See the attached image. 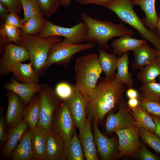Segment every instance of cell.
Returning a JSON list of instances; mask_svg holds the SVG:
<instances>
[{
  "label": "cell",
  "mask_w": 160,
  "mask_h": 160,
  "mask_svg": "<svg viewBox=\"0 0 160 160\" xmlns=\"http://www.w3.org/2000/svg\"><path fill=\"white\" fill-rule=\"evenodd\" d=\"M159 80L160 82V75L159 77Z\"/></svg>",
  "instance_id": "cell-52"
},
{
  "label": "cell",
  "mask_w": 160,
  "mask_h": 160,
  "mask_svg": "<svg viewBox=\"0 0 160 160\" xmlns=\"http://www.w3.org/2000/svg\"><path fill=\"white\" fill-rule=\"evenodd\" d=\"M75 89L74 85H71L66 82H61L56 85L54 91L59 99L62 102H65L72 97Z\"/></svg>",
  "instance_id": "cell-38"
},
{
  "label": "cell",
  "mask_w": 160,
  "mask_h": 160,
  "mask_svg": "<svg viewBox=\"0 0 160 160\" xmlns=\"http://www.w3.org/2000/svg\"><path fill=\"white\" fill-rule=\"evenodd\" d=\"M15 79L22 83H37L39 76L35 71L32 64L20 63L16 65L12 72Z\"/></svg>",
  "instance_id": "cell-25"
},
{
  "label": "cell",
  "mask_w": 160,
  "mask_h": 160,
  "mask_svg": "<svg viewBox=\"0 0 160 160\" xmlns=\"http://www.w3.org/2000/svg\"><path fill=\"white\" fill-rule=\"evenodd\" d=\"M71 0H61V5L64 7L69 6L71 2Z\"/></svg>",
  "instance_id": "cell-50"
},
{
  "label": "cell",
  "mask_w": 160,
  "mask_h": 160,
  "mask_svg": "<svg viewBox=\"0 0 160 160\" xmlns=\"http://www.w3.org/2000/svg\"><path fill=\"white\" fill-rule=\"evenodd\" d=\"M97 124L94 121V137L97 153L102 160L111 159L115 155L117 148L116 140L114 137L109 138L103 134Z\"/></svg>",
  "instance_id": "cell-15"
},
{
  "label": "cell",
  "mask_w": 160,
  "mask_h": 160,
  "mask_svg": "<svg viewBox=\"0 0 160 160\" xmlns=\"http://www.w3.org/2000/svg\"><path fill=\"white\" fill-rule=\"evenodd\" d=\"M46 21L44 17L36 16L28 18L20 29L21 33L37 35L44 29Z\"/></svg>",
  "instance_id": "cell-33"
},
{
  "label": "cell",
  "mask_w": 160,
  "mask_h": 160,
  "mask_svg": "<svg viewBox=\"0 0 160 160\" xmlns=\"http://www.w3.org/2000/svg\"><path fill=\"white\" fill-rule=\"evenodd\" d=\"M24 11V17L21 19L23 24L28 18L33 16L44 17L36 0H20Z\"/></svg>",
  "instance_id": "cell-36"
},
{
  "label": "cell",
  "mask_w": 160,
  "mask_h": 160,
  "mask_svg": "<svg viewBox=\"0 0 160 160\" xmlns=\"http://www.w3.org/2000/svg\"><path fill=\"white\" fill-rule=\"evenodd\" d=\"M139 91L140 101H160V83L155 81L143 84Z\"/></svg>",
  "instance_id": "cell-32"
},
{
  "label": "cell",
  "mask_w": 160,
  "mask_h": 160,
  "mask_svg": "<svg viewBox=\"0 0 160 160\" xmlns=\"http://www.w3.org/2000/svg\"><path fill=\"white\" fill-rule=\"evenodd\" d=\"M62 41V38L60 36L42 38L37 35L21 33L19 39L14 44L27 50L30 62L39 76L45 71V65L51 48L55 44Z\"/></svg>",
  "instance_id": "cell-4"
},
{
  "label": "cell",
  "mask_w": 160,
  "mask_h": 160,
  "mask_svg": "<svg viewBox=\"0 0 160 160\" xmlns=\"http://www.w3.org/2000/svg\"><path fill=\"white\" fill-rule=\"evenodd\" d=\"M138 133L144 143L160 154V138L142 127H138Z\"/></svg>",
  "instance_id": "cell-34"
},
{
  "label": "cell",
  "mask_w": 160,
  "mask_h": 160,
  "mask_svg": "<svg viewBox=\"0 0 160 160\" xmlns=\"http://www.w3.org/2000/svg\"><path fill=\"white\" fill-rule=\"evenodd\" d=\"M156 127V130L154 133L160 138V118L151 115Z\"/></svg>",
  "instance_id": "cell-47"
},
{
  "label": "cell",
  "mask_w": 160,
  "mask_h": 160,
  "mask_svg": "<svg viewBox=\"0 0 160 160\" xmlns=\"http://www.w3.org/2000/svg\"><path fill=\"white\" fill-rule=\"evenodd\" d=\"M1 3L9 13L14 12L18 14L23 9L20 0H0Z\"/></svg>",
  "instance_id": "cell-40"
},
{
  "label": "cell",
  "mask_w": 160,
  "mask_h": 160,
  "mask_svg": "<svg viewBox=\"0 0 160 160\" xmlns=\"http://www.w3.org/2000/svg\"><path fill=\"white\" fill-rule=\"evenodd\" d=\"M126 95L129 98H140V93L135 89L132 87L128 88L126 91Z\"/></svg>",
  "instance_id": "cell-45"
},
{
  "label": "cell",
  "mask_w": 160,
  "mask_h": 160,
  "mask_svg": "<svg viewBox=\"0 0 160 160\" xmlns=\"http://www.w3.org/2000/svg\"><path fill=\"white\" fill-rule=\"evenodd\" d=\"M132 0H113L105 7L113 12L120 20L132 26L141 37L158 50L160 48V38L155 33L148 29L135 12Z\"/></svg>",
  "instance_id": "cell-5"
},
{
  "label": "cell",
  "mask_w": 160,
  "mask_h": 160,
  "mask_svg": "<svg viewBox=\"0 0 160 160\" xmlns=\"http://www.w3.org/2000/svg\"><path fill=\"white\" fill-rule=\"evenodd\" d=\"M76 126L65 102H62L55 110L51 129L60 137L64 143L72 138L76 131Z\"/></svg>",
  "instance_id": "cell-9"
},
{
  "label": "cell",
  "mask_w": 160,
  "mask_h": 160,
  "mask_svg": "<svg viewBox=\"0 0 160 160\" xmlns=\"http://www.w3.org/2000/svg\"><path fill=\"white\" fill-rule=\"evenodd\" d=\"M64 154L66 159L68 160L85 159L80 141L76 131L71 140L64 143Z\"/></svg>",
  "instance_id": "cell-31"
},
{
  "label": "cell",
  "mask_w": 160,
  "mask_h": 160,
  "mask_svg": "<svg viewBox=\"0 0 160 160\" xmlns=\"http://www.w3.org/2000/svg\"><path fill=\"white\" fill-rule=\"evenodd\" d=\"M31 131L27 129L20 138L9 159L12 160H34L31 142Z\"/></svg>",
  "instance_id": "cell-21"
},
{
  "label": "cell",
  "mask_w": 160,
  "mask_h": 160,
  "mask_svg": "<svg viewBox=\"0 0 160 160\" xmlns=\"http://www.w3.org/2000/svg\"><path fill=\"white\" fill-rule=\"evenodd\" d=\"M4 23L20 29L23 24L18 14L14 12L9 13Z\"/></svg>",
  "instance_id": "cell-42"
},
{
  "label": "cell",
  "mask_w": 160,
  "mask_h": 160,
  "mask_svg": "<svg viewBox=\"0 0 160 160\" xmlns=\"http://www.w3.org/2000/svg\"><path fill=\"white\" fill-rule=\"evenodd\" d=\"M156 1V0H132L133 5L140 6L145 14V17L142 19L145 26L154 33L156 32L158 20V15L155 9Z\"/></svg>",
  "instance_id": "cell-23"
},
{
  "label": "cell",
  "mask_w": 160,
  "mask_h": 160,
  "mask_svg": "<svg viewBox=\"0 0 160 160\" xmlns=\"http://www.w3.org/2000/svg\"><path fill=\"white\" fill-rule=\"evenodd\" d=\"M78 4L85 5L94 4L101 6H105L113 0H75Z\"/></svg>",
  "instance_id": "cell-44"
},
{
  "label": "cell",
  "mask_w": 160,
  "mask_h": 160,
  "mask_svg": "<svg viewBox=\"0 0 160 160\" xmlns=\"http://www.w3.org/2000/svg\"><path fill=\"white\" fill-rule=\"evenodd\" d=\"M138 127L136 124L131 127L118 129L114 131L118 138V153L117 155L118 158L127 156L132 157L137 156L140 145Z\"/></svg>",
  "instance_id": "cell-10"
},
{
  "label": "cell",
  "mask_w": 160,
  "mask_h": 160,
  "mask_svg": "<svg viewBox=\"0 0 160 160\" xmlns=\"http://www.w3.org/2000/svg\"><path fill=\"white\" fill-rule=\"evenodd\" d=\"M65 103L76 127L80 130L84 126L86 121L87 101L75 88L72 97Z\"/></svg>",
  "instance_id": "cell-14"
},
{
  "label": "cell",
  "mask_w": 160,
  "mask_h": 160,
  "mask_svg": "<svg viewBox=\"0 0 160 160\" xmlns=\"http://www.w3.org/2000/svg\"><path fill=\"white\" fill-rule=\"evenodd\" d=\"M80 16L87 28L84 41L97 44L101 49L111 51L108 45L110 40L116 37L132 36L135 33L133 30L126 28L122 23L115 24L108 20H99L85 12L81 13Z\"/></svg>",
  "instance_id": "cell-2"
},
{
  "label": "cell",
  "mask_w": 160,
  "mask_h": 160,
  "mask_svg": "<svg viewBox=\"0 0 160 160\" xmlns=\"http://www.w3.org/2000/svg\"><path fill=\"white\" fill-rule=\"evenodd\" d=\"M3 88L14 92L28 105L34 95L40 91L41 85L35 82L21 83L11 78L10 83H6Z\"/></svg>",
  "instance_id": "cell-16"
},
{
  "label": "cell",
  "mask_w": 160,
  "mask_h": 160,
  "mask_svg": "<svg viewBox=\"0 0 160 160\" xmlns=\"http://www.w3.org/2000/svg\"><path fill=\"white\" fill-rule=\"evenodd\" d=\"M158 50V56L157 58L160 60V48L157 50Z\"/></svg>",
  "instance_id": "cell-51"
},
{
  "label": "cell",
  "mask_w": 160,
  "mask_h": 160,
  "mask_svg": "<svg viewBox=\"0 0 160 160\" xmlns=\"http://www.w3.org/2000/svg\"><path fill=\"white\" fill-rule=\"evenodd\" d=\"M40 101L38 95L34 96L23 112V120L31 129L36 127L39 118Z\"/></svg>",
  "instance_id": "cell-29"
},
{
  "label": "cell",
  "mask_w": 160,
  "mask_h": 160,
  "mask_svg": "<svg viewBox=\"0 0 160 160\" xmlns=\"http://www.w3.org/2000/svg\"><path fill=\"white\" fill-rule=\"evenodd\" d=\"M156 29L155 33L160 38V12L158 15V20Z\"/></svg>",
  "instance_id": "cell-49"
},
{
  "label": "cell",
  "mask_w": 160,
  "mask_h": 160,
  "mask_svg": "<svg viewBox=\"0 0 160 160\" xmlns=\"http://www.w3.org/2000/svg\"><path fill=\"white\" fill-rule=\"evenodd\" d=\"M141 160H159L160 158L148 150L143 143L140 142V148L137 156Z\"/></svg>",
  "instance_id": "cell-41"
},
{
  "label": "cell",
  "mask_w": 160,
  "mask_h": 160,
  "mask_svg": "<svg viewBox=\"0 0 160 160\" xmlns=\"http://www.w3.org/2000/svg\"><path fill=\"white\" fill-rule=\"evenodd\" d=\"M75 87L87 102L92 97L103 72L98 55L91 53L78 58L75 64Z\"/></svg>",
  "instance_id": "cell-3"
},
{
  "label": "cell",
  "mask_w": 160,
  "mask_h": 160,
  "mask_svg": "<svg viewBox=\"0 0 160 160\" xmlns=\"http://www.w3.org/2000/svg\"><path fill=\"white\" fill-rule=\"evenodd\" d=\"M28 127L27 124L22 120L15 127L9 129L7 141L2 152L5 159H9Z\"/></svg>",
  "instance_id": "cell-22"
},
{
  "label": "cell",
  "mask_w": 160,
  "mask_h": 160,
  "mask_svg": "<svg viewBox=\"0 0 160 160\" xmlns=\"http://www.w3.org/2000/svg\"><path fill=\"white\" fill-rule=\"evenodd\" d=\"M134 59L131 67L133 71L139 69L157 57L158 50L145 43L133 51Z\"/></svg>",
  "instance_id": "cell-20"
},
{
  "label": "cell",
  "mask_w": 160,
  "mask_h": 160,
  "mask_svg": "<svg viewBox=\"0 0 160 160\" xmlns=\"http://www.w3.org/2000/svg\"><path fill=\"white\" fill-rule=\"evenodd\" d=\"M48 131L37 126L31 131V142L34 160H45Z\"/></svg>",
  "instance_id": "cell-19"
},
{
  "label": "cell",
  "mask_w": 160,
  "mask_h": 160,
  "mask_svg": "<svg viewBox=\"0 0 160 160\" xmlns=\"http://www.w3.org/2000/svg\"><path fill=\"white\" fill-rule=\"evenodd\" d=\"M160 75V60L157 58L149 64L139 69L137 77L142 84L156 81V78Z\"/></svg>",
  "instance_id": "cell-28"
},
{
  "label": "cell",
  "mask_w": 160,
  "mask_h": 160,
  "mask_svg": "<svg viewBox=\"0 0 160 160\" xmlns=\"http://www.w3.org/2000/svg\"><path fill=\"white\" fill-rule=\"evenodd\" d=\"M126 86L115 76L102 78L97 83L93 95L87 102L88 118L97 122L118 105Z\"/></svg>",
  "instance_id": "cell-1"
},
{
  "label": "cell",
  "mask_w": 160,
  "mask_h": 160,
  "mask_svg": "<svg viewBox=\"0 0 160 160\" xmlns=\"http://www.w3.org/2000/svg\"><path fill=\"white\" fill-rule=\"evenodd\" d=\"M118 106L119 110L116 113L111 111L108 113L105 125V131L108 133L114 132L117 129L130 128L136 124L123 96Z\"/></svg>",
  "instance_id": "cell-11"
},
{
  "label": "cell",
  "mask_w": 160,
  "mask_h": 160,
  "mask_svg": "<svg viewBox=\"0 0 160 160\" xmlns=\"http://www.w3.org/2000/svg\"><path fill=\"white\" fill-rule=\"evenodd\" d=\"M91 121L89 118H87L84 126L79 130V139L85 159L98 160L97 152L91 128Z\"/></svg>",
  "instance_id": "cell-17"
},
{
  "label": "cell",
  "mask_w": 160,
  "mask_h": 160,
  "mask_svg": "<svg viewBox=\"0 0 160 160\" xmlns=\"http://www.w3.org/2000/svg\"><path fill=\"white\" fill-rule=\"evenodd\" d=\"M117 60L116 54L109 53L105 49H101L99 51V63L105 76L111 78L115 76L117 70Z\"/></svg>",
  "instance_id": "cell-27"
},
{
  "label": "cell",
  "mask_w": 160,
  "mask_h": 160,
  "mask_svg": "<svg viewBox=\"0 0 160 160\" xmlns=\"http://www.w3.org/2000/svg\"><path fill=\"white\" fill-rule=\"evenodd\" d=\"M8 106L5 121L9 129L17 125L22 120L25 105L22 99L13 92L8 90Z\"/></svg>",
  "instance_id": "cell-13"
},
{
  "label": "cell",
  "mask_w": 160,
  "mask_h": 160,
  "mask_svg": "<svg viewBox=\"0 0 160 160\" xmlns=\"http://www.w3.org/2000/svg\"><path fill=\"white\" fill-rule=\"evenodd\" d=\"M9 12L7 9L0 3V15L1 18L5 20Z\"/></svg>",
  "instance_id": "cell-48"
},
{
  "label": "cell",
  "mask_w": 160,
  "mask_h": 160,
  "mask_svg": "<svg viewBox=\"0 0 160 160\" xmlns=\"http://www.w3.org/2000/svg\"><path fill=\"white\" fill-rule=\"evenodd\" d=\"M129 53L127 52L117 58V72L115 76L118 81L130 88L132 87L134 80L132 75L129 71Z\"/></svg>",
  "instance_id": "cell-26"
},
{
  "label": "cell",
  "mask_w": 160,
  "mask_h": 160,
  "mask_svg": "<svg viewBox=\"0 0 160 160\" xmlns=\"http://www.w3.org/2000/svg\"><path fill=\"white\" fill-rule=\"evenodd\" d=\"M140 101L141 108L150 115L160 118V101Z\"/></svg>",
  "instance_id": "cell-39"
},
{
  "label": "cell",
  "mask_w": 160,
  "mask_h": 160,
  "mask_svg": "<svg viewBox=\"0 0 160 160\" xmlns=\"http://www.w3.org/2000/svg\"><path fill=\"white\" fill-rule=\"evenodd\" d=\"M64 143L55 132L51 129L48 132L45 160H65Z\"/></svg>",
  "instance_id": "cell-18"
},
{
  "label": "cell",
  "mask_w": 160,
  "mask_h": 160,
  "mask_svg": "<svg viewBox=\"0 0 160 160\" xmlns=\"http://www.w3.org/2000/svg\"><path fill=\"white\" fill-rule=\"evenodd\" d=\"M44 18H48L56 13L61 5V0H36Z\"/></svg>",
  "instance_id": "cell-35"
},
{
  "label": "cell",
  "mask_w": 160,
  "mask_h": 160,
  "mask_svg": "<svg viewBox=\"0 0 160 160\" xmlns=\"http://www.w3.org/2000/svg\"><path fill=\"white\" fill-rule=\"evenodd\" d=\"M140 101L138 98H129L127 104L129 110H132L140 105Z\"/></svg>",
  "instance_id": "cell-46"
},
{
  "label": "cell",
  "mask_w": 160,
  "mask_h": 160,
  "mask_svg": "<svg viewBox=\"0 0 160 160\" xmlns=\"http://www.w3.org/2000/svg\"><path fill=\"white\" fill-rule=\"evenodd\" d=\"M41 85V90L38 95L40 101V115L37 126L49 131L51 129L54 112L60 105L59 99L49 85Z\"/></svg>",
  "instance_id": "cell-7"
},
{
  "label": "cell",
  "mask_w": 160,
  "mask_h": 160,
  "mask_svg": "<svg viewBox=\"0 0 160 160\" xmlns=\"http://www.w3.org/2000/svg\"><path fill=\"white\" fill-rule=\"evenodd\" d=\"M94 44H74L65 38L55 44L51 48L46 62L45 71L52 64H66L76 53L94 47Z\"/></svg>",
  "instance_id": "cell-6"
},
{
  "label": "cell",
  "mask_w": 160,
  "mask_h": 160,
  "mask_svg": "<svg viewBox=\"0 0 160 160\" xmlns=\"http://www.w3.org/2000/svg\"><path fill=\"white\" fill-rule=\"evenodd\" d=\"M87 27L82 21L71 27H62L46 20L43 30L37 35L42 38L52 36L63 37L74 44H80L84 41L87 33Z\"/></svg>",
  "instance_id": "cell-8"
},
{
  "label": "cell",
  "mask_w": 160,
  "mask_h": 160,
  "mask_svg": "<svg viewBox=\"0 0 160 160\" xmlns=\"http://www.w3.org/2000/svg\"><path fill=\"white\" fill-rule=\"evenodd\" d=\"M130 112L138 127H142L155 133L156 130V125L151 115L143 109L140 105L132 109Z\"/></svg>",
  "instance_id": "cell-30"
},
{
  "label": "cell",
  "mask_w": 160,
  "mask_h": 160,
  "mask_svg": "<svg viewBox=\"0 0 160 160\" xmlns=\"http://www.w3.org/2000/svg\"><path fill=\"white\" fill-rule=\"evenodd\" d=\"M0 60V76H4L17 64L29 59L27 50L24 47L10 42L4 49Z\"/></svg>",
  "instance_id": "cell-12"
},
{
  "label": "cell",
  "mask_w": 160,
  "mask_h": 160,
  "mask_svg": "<svg viewBox=\"0 0 160 160\" xmlns=\"http://www.w3.org/2000/svg\"><path fill=\"white\" fill-rule=\"evenodd\" d=\"M3 108L1 107L0 111V142L2 143L7 138V135L6 132L5 121L3 116Z\"/></svg>",
  "instance_id": "cell-43"
},
{
  "label": "cell",
  "mask_w": 160,
  "mask_h": 160,
  "mask_svg": "<svg viewBox=\"0 0 160 160\" xmlns=\"http://www.w3.org/2000/svg\"><path fill=\"white\" fill-rule=\"evenodd\" d=\"M145 39H140L126 36L112 40L111 46L113 52L119 57L129 51H133L141 45L146 43Z\"/></svg>",
  "instance_id": "cell-24"
},
{
  "label": "cell",
  "mask_w": 160,
  "mask_h": 160,
  "mask_svg": "<svg viewBox=\"0 0 160 160\" xmlns=\"http://www.w3.org/2000/svg\"><path fill=\"white\" fill-rule=\"evenodd\" d=\"M21 35L20 28L5 23L4 24L0 30V37L7 42L16 43Z\"/></svg>",
  "instance_id": "cell-37"
}]
</instances>
